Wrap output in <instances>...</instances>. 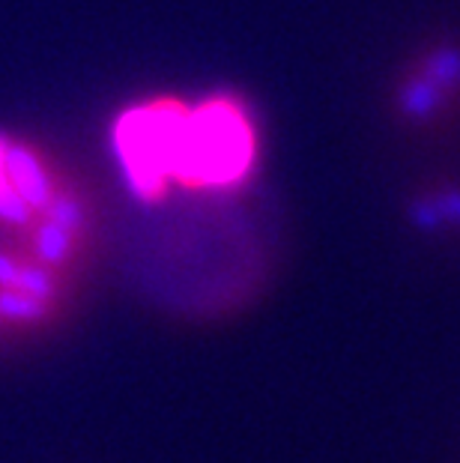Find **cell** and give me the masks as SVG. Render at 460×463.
Returning <instances> with one entry per match:
<instances>
[{
    "instance_id": "obj_3",
    "label": "cell",
    "mask_w": 460,
    "mask_h": 463,
    "mask_svg": "<svg viewBox=\"0 0 460 463\" xmlns=\"http://www.w3.org/2000/svg\"><path fill=\"white\" fill-rule=\"evenodd\" d=\"M52 180L31 150L13 146L0 137V222L33 224L36 219L52 222Z\"/></svg>"
},
{
    "instance_id": "obj_2",
    "label": "cell",
    "mask_w": 460,
    "mask_h": 463,
    "mask_svg": "<svg viewBox=\"0 0 460 463\" xmlns=\"http://www.w3.org/2000/svg\"><path fill=\"white\" fill-rule=\"evenodd\" d=\"M189 108L180 102H155L123 114L117 123V150L132 185L146 198L174 180L180 156V135Z\"/></svg>"
},
{
    "instance_id": "obj_1",
    "label": "cell",
    "mask_w": 460,
    "mask_h": 463,
    "mask_svg": "<svg viewBox=\"0 0 460 463\" xmlns=\"http://www.w3.org/2000/svg\"><path fill=\"white\" fill-rule=\"evenodd\" d=\"M251 153L254 137L239 108L228 99L203 102L185 114L174 180L189 189L230 185L249 171Z\"/></svg>"
}]
</instances>
